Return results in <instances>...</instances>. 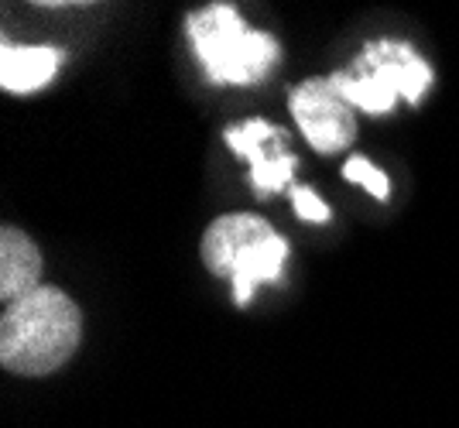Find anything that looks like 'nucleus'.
I'll use <instances>...</instances> for the list:
<instances>
[{
  "label": "nucleus",
  "mask_w": 459,
  "mask_h": 428,
  "mask_svg": "<svg viewBox=\"0 0 459 428\" xmlns=\"http://www.w3.org/2000/svg\"><path fill=\"white\" fill-rule=\"evenodd\" d=\"M62 52L52 45H0V86L4 93H35L56 79Z\"/></svg>",
  "instance_id": "obj_8"
},
{
  "label": "nucleus",
  "mask_w": 459,
  "mask_h": 428,
  "mask_svg": "<svg viewBox=\"0 0 459 428\" xmlns=\"http://www.w3.org/2000/svg\"><path fill=\"white\" fill-rule=\"evenodd\" d=\"M343 178H346V182H353V185H364L374 199H387V195H391V182H387V175H384L374 161H367L364 155L346 158Z\"/></svg>",
  "instance_id": "obj_9"
},
{
  "label": "nucleus",
  "mask_w": 459,
  "mask_h": 428,
  "mask_svg": "<svg viewBox=\"0 0 459 428\" xmlns=\"http://www.w3.org/2000/svg\"><path fill=\"white\" fill-rule=\"evenodd\" d=\"M82 312L56 285L4 305L0 319V367L18 377H48L79 350Z\"/></svg>",
  "instance_id": "obj_1"
},
{
  "label": "nucleus",
  "mask_w": 459,
  "mask_h": 428,
  "mask_svg": "<svg viewBox=\"0 0 459 428\" xmlns=\"http://www.w3.org/2000/svg\"><path fill=\"white\" fill-rule=\"evenodd\" d=\"M186 35L203 73L216 86H254L278 65L281 45L254 31L233 4H203L186 18Z\"/></svg>",
  "instance_id": "obj_2"
},
{
  "label": "nucleus",
  "mask_w": 459,
  "mask_h": 428,
  "mask_svg": "<svg viewBox=\"0 0 459 428\" xmlns=\"http://www.w3.org/2000/svg\"><path fill=\"white\" fill-rule=\"evenodd\" d=\"M432 65L402 39H374L360 48V56L336 69L329 82L340 97L364 114H391L394 103L404 99L419 107L432 86Z\"/></svg>",
  "instance_id": "obj_3"
},
{
  "label": "nucleus",
  "mask_w": 459,
  "mask_h": 428,
  "mask_svg": "<svg viewBox=\"0 0 459 428\" xmlns=\"http://www.w3.org/2000/svg\"><path fill=\"white\" fill-rule=\"evenodd\" d=\"M288 114L319 155H340L346 148H353V141H357V114L333 90L329 76L306 79V82L291 86Z\"/></svg>",
  "instance_id": "obj_4"
},
{
  "label": "nucleus",
  "mask_w": 459,
  "mask_h": 428,
  "mask_svg": "<svg viewBox=\"0 0 459 428\" xmlns=\"http://www.w3.org/2000/svg\"><path fill=\"white\" fill-rule=\"evenodd\" d=\"M291 210L306 223H329V206L308 185H291Z\"/></svg>",
  "instance_id": "obj_10"
},
{
  "label": "nucleus",
  "mask_w": 459,
  "mask_h": 428,
  "mask_svg": "<svg viewBox=\"0 0 459 428\" xmlns=\"http://www.w3.org/2000/svg\"><path fill=\"white\" fill-rule=\"evenodd\" d=\"M35 288H41V251L24 230L4 227L0 230V298H4V305L31 295Z\"/></svg>",
  "instance_id": "obj_7"
},
{
  "label": "nucleus",
  "mask_w": 459,
  "mask_h": 428,
  "mask_svg": "<svg viewBox=\"0 0 459 428\" xmlns=\"http://www.w3.org/2000/svg\"><path fill=\"white\" fill-rule=\"evenodd\" d=\"M271 234H274V227H271L264 216L227 213V216H220V219H212L210 227H206L203 244H199V257H203V264H206V271H210L212 278H227L230 281L233 264H237L254 244L268 240Z\"/></svg>",
  "instance_id": "obj_6"
},
{
  "label": "nucleus",
  "mask_w": 459,
  "mask_h": 428,
  "mask_svg": "<svg viewBox=\"0 0 459 428\" xmlns=\"http://www.w3.org/2000/svg\"><path fill=\"white\" fill-rule=\"evenodd\" d=\"M227 148L250 165V185L257 195H274L291 185L299 158L285 148V134L261 117L233 124L223 131Z\"/></svg>",
  "instance_id": "obj_5"
}]
</instances>
